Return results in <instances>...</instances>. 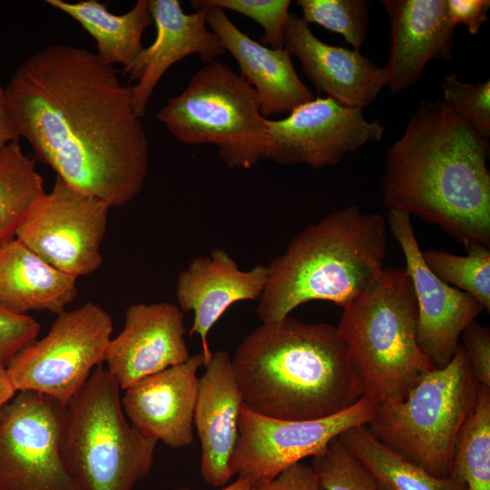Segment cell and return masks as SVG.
Wrapping results in <instances>:
<instances>
[{
    "label": "cell",
    "instance_id": "cell-1",
    "mask_svg": "<svg viewBox=\"0 0 490 490\" xmlns=\"http://www.w3.org/2000/svg\"><path fill=\"white\" fill-rule=\"evenodd\" d=\"M17 138L56 176L111 208L133 201L149 170V142L132 85L82 47L54 44L26 58L5 87Z\"/></svg>",
    "mask_w": 490,
    "mask_h": 490
},
{
    "label": "cell",
    "instance_id": "cell-2",
    "mask_svg": "<svg viewBox=\"0 0 490 490\" xmlns=\"http://www.w3.org/2000/svg\"><path fill=\"white\" fill-rule=\"evenodd\" d=\"M488 140L443 101L420 102L385 158L382 198L460 240L490 246Z\"/></svg>",
    "mask_w": 490,
    "mask_h": 490
},
{
    "label": "cell",
    "instance_id": "cell-3",
    "mask_svg": "<svg viewBox=\"0 0 490 490\" xmlns=\"http://www.w3.org/2000/svg\"><path fill=\"white\" fill-rule=\"evenodd\" d=\"M231 358L243 405L264 416L324 418L363 397L348 345L328 323H306L289 315L262 323Z\"/></svg>",
    "mask_w": 490,
    "mask_h": 490
},
{
    "label": "cell",
    "instance_id": "cell-4",
    "mask_svg": "<svg viewBox=\"0 0 490 490\" xmlns=\"http://www.w3.org/2000/svg\"><path fill=\"white\" fill-rule=\"evenodd\" d=\"M387 240L384 217L358 205L309 224L267 266L256 309L260 320H280L311 300L345 307L384 269Z\"/></svg>",
    "mask_w": 490,
    "mask_h": 490
},
{
    "label": "cell",
    "instance_id": "cell-5",
    "mask_svg": "<svg viewBox=\"0 0 490 490\" xmlns=\"http://www.w3.org/2000/svg\"><path fill=\"white\" fill-rule=\"evenodd\" d=\"M348 345L363 397L402 400L434 369L417 342V305L405 268H385L342 308L337 326Z\"/></svg>",
    "mask_w": 490,
    "mask_h": 490
},
{
    "label": "cell",
    "instance_id": "cell-6",
    "mask_svg": "<svg viewBox=\"0 0 490 490\" xmlns=\"http://www.w3.org/2000/svg\"><path fill=\"white\" fill-rule=\"evenodd\" d=\"M120 390L99 366L65 407L62 455L78 490H132L151 472L157 441L127 422Z\"/></svg>",
    "mask_w": 490,
    "mask_h": 490
},
{
    "label": "cell",
    "instance_id": "cell-7",
    "mask_svg": "<svg viewBox=\"0 0 490 490\" xmlns=\"http://www.w3.org/2000/svg\"><path fill=\"white\" fill-rule=\"evenodd\" d=\"M481 385L458 346L443 368L431 369L395 403L377 404L366 425L383 445L436 477L450 475L459 432Z\"/></svg>",
    "mask_w": 490,
    "mask_h": 490
},
{
    "label": "cell",
    "instance_id": "cell-8",
    "mask_svg": "<svg viewBox=\"0 0 490 490\" xmlns=\"http://www.w3.org/2000/svg\"><path fill=\"white\" fill-rule=\"evenodd\" d=\"M157 119L183 143L217 146L230 169H250L264 158L267 118L257 93L225 64L198 70Z\"/></svg>",
    "mask_w": 490,
    "mask_h": 490
},
{
    "label": "cell",
    "instance_id": "cell-9",
    "mask_svg": "<svg viewBox=\"0 0 490 490\" xmlns=\"http://www.w3.org/2000/svg\"><path fill=\"white\" fill-rule=\"evenodd\" d=\"M113 320L88 301L57 315L48 333L23 348L5 368L17 391L32 390L66 407L93 369L105 361Z\"/></svg>",
    "mask_w": 490,
    "mask_h": 490
},
{
    "label": "cell",
    "instance_id": "cell-10",
    "mask_svg": "<svg viewBox=\"0 0 490 490\" xmlns=\"http://www.w3.org/2000/svg\"><path fill=\"white\" fill-rule=\"evenodd\" d=\"M65 411L32 390L0 409V490H78L62 455Z\"/></svg>",
    "mask_w": 490,
    "mask_h": 490
},
{
    "label": "cell",
    "instance_id": "cell-11",
    "mask_svg": "<svg viewBox=\"0 0 490 490\" xmlns=\"http://www.w3.org/2000/svg\"><path fill=\"white\" fill-rule=\"evenodd\" d=\"M377 406L375 400L362 397L338 414L295 421L264 416L242 405L230 471L250 480L252 486L269 483L302 459L322 453L343 432L367 425Z\"/></svg>",
    "mask_w": 490,
    "mask_h": 490
},
{
    "label": "cell",
    "instance_id": "cell-12",
    "mask_svg": "<svg viewBox=\"0 0 490 490\" xmlns=\"http://www.w3.org/2000/svg\"><path fill=\"white\" fill-rule=\"evenodd\" d=\"M111 207L56 176L33 206L15 237L59 271L77 279L103 264L101 245Z\"/></svg>",
    "mask_w": 490,
    "mask_h": 490
},
{
    "label": "cell",
    "instance_id": "cell-13",
    "mask_svg": "<svg viewBox=\"0 0 490 490\" xmlns=\"http://www.w3.org/2000/svg\"><path fill=\"white\" fill-rule=\"evenodd\" d=\"M267 129L264 159L314 169L338 164L347 153L379 142L384 133L380 122L368 121L363 109L329 97L301 104L286 118L267 119Z\"/></svg>",
    "mask_w": 490,
    "mask_h": 490
},
{
    "label": "cell",
    "instance_id": "cell-14",
    "mask_svg": "<svg viewBox=\"0 0 490 490\" xmlns=\"http://www.w3.org/2000/svg\"><path fill=\"white\" fill-rule=\"evenodd\" d=\"M407 212L388 211L389 230L402 249L417 305V342L436 369L453 358L463 330L485 309L469 294L437 278L422 258Z\"/></svg>",
    "mask_w": 490,
    "mask_h": 490
},
{
    "label": "cell",
    "instance_id": "cell-15",
    "mask_svg": "<svg viewBox=\"0 0 490 490\" xmlns=\"http://www.w3.org/2000/svg\"><path fill=\"white\" fill-rule=\"evenodd\" d=\"M183 320L181 309L166 301L126 309L124 327L111 339L105 357L107 370L122 390L190 358Z\"/></svg>",
    "mask_w": 490,
    "mask_h": 490
},
{
    "label": "cell",
    "instance_id": "cell-16",
    "mask_svg": "<svg viewBox=\"0 0 490 490\" xmlns=\"http://www.w3.org/2000/svg\"><path fill=\"white\" fill-rule=\"evenodd\" d=\"M148 4L156 37L123 68L130 81H137L132 86V104L141 119L159 81L172 64L192 54L208 64L226 53L219 38L207 28L205 6L186 14L177 0H148Z\"/></svg>",
    "mask_w": 490,
    "mask_h": 490
},
{
    "label": "cell",
    "instance_id": "cell-17",
    "mask_svg": "<svg viewBox=\"0 0 490 490\" xmlns=\"http://www.w3.org/2000/svg\"><path fill=\"white\" fill-rule=\"evenodd\" d=\"M201 366L204 359L200 352L125 389L121 402L131 425L143 436L170 447L190 446L193 442L197 372Z\"/></svg>",
    "mask_w": 490,
    "mask_h": 490
},
{
    "label": "cell",
    "instance_id": "cell-18",
    "mask_svg": "<svg viewBox=\"0 0 490 490\" xmlns=\"http://www.w3.org/2000/svg\"><path fill=\"white\" fill-rule=\"evenodd\" d=\"M267 266L260 264L250 270L239 268L223 249H214L208 256L192 259L177 279L176 299L181 310L192 311L190 336L198 335L206 367L213 352L208 335L214 324L234 303L258 300L264 289Z\"/></svg>",
    "mask_w": 490,
    "mask_h": 490
},
{
    "label": "cell",
    "instance_id": "cell-19",
    "mask_svg": "<svg viewBox=\"0 0 490 490\" xmlns=\"http://www.w3.org/2000/svg\"><path fill=\"white\" fill-rule=\"evenodd\" d=\"M284 48L299 59L318 92L345 106H369L388 83L385 67H377L359 51L322 42L309 24L290 12L284 29Z\"/></svg>",
    "mask_w": 490,
    "mask_h": 490
},
{
    "label": "cell",
    "instance_id": "cell-20",
    "mask_svg": "<svg viewBox=\"0 0 490 490\" xmlns=\"http://www.w3.org/2000/svg\"><path fill=\"white\" fill-rule=\"evenodd\" d=\"M390 22L385 66L393 93L409 88L430 61L452 60L456 24L446 0H382Z\"/></svg>",
    "mask_w": 490,
    "mask_h": 490
},
{
    "label": "cell",
    "instance_id": "cell-21",
    "mask_svg": "<svg viewBox=\"0 0 490 490\" xmlns=\"http://www.w3.org/2000/svg\"><path fill=\"white\" fill-rule=\"evenodd\" d=\"M205 368L199 378L193 425L201 442V476L207 484L220 487L233 476L230 459L243 400L227 351L214 352Z\"/></svg>",
    "mask_w": 490,
    "mask_h": 490
},
{
    "label": "cell",
    "instance_id": "cell-22",
    "mask_svg": "<svg viewBox=\"0 0 490 490\" xmlns=\"http://www.w3.org/2000/svg\"><path fill=\"white\" fill-rule=\"evenodd\" d=\"M204 6L206 23L225 51L236 60L240 75L255 90L265 118L290 113L314 99L285 48L272 49L261 44L240 30L224 9Z\"/></svg>",
    "mask_w": 490,
    "mask_h": 490
},
{
    "label": "cell",
    "instance_id": "cell-23",
    "mask_svg": "<svg viewBox=\"0 0 490 490\" xmlns=\"http://www.w3.org/2000/svg\"><path fill=\"white\" fill-rule=\"evenodd\" d=\"M76 279L44 261L16 237L0 244V305L17 314H60L77 297Z\"/></svg>",
    "mask_w": 490,
    "mask_h": 490
},
{
    "label": "cell",
    "instance_id": "cell-24",
    "mask_svg": "<svg viewBox=\"0 0 490 490\" xmlns=\"http://www.w3.org/2000/svg\"><path fill=\"white\" fill-rule=\"evenodd\" d=\"M46 4L74 20L94 39L96 55L106 64L128 66L142 51L143 32L153 24L148 0H139L123 15H114L96 0L69 3L46 0Z\"/></svg>",
    "mask_w": 490,
    "mask_h": 490
},
{
    "label": "cell",
    "instance_id": "cell-25",
    "mask_svg": "<svg viewBox=\"0 0 490 490\" xmlns=\"http://www.w3.org/2000/svg\"><path fill=\"white\" fill-rule=\"evenodd\" d=\"M347 448L364 465L377 490H467L451 477H436L407 461L379 442L366 425L338 436Z\"/></svg>",
    "mask_w": 490,
    "mask_h": 490
},
{
    "label": "cell",
    "instance_id": "cell-26",
    "mask_svg": "<svg viewBox=\"0 0 490 490\" xmlns=\"http://www.w3.org/2000/svg\"><path fill=\"white\" fill-rule=\"evenodd\" d=\"M45 192L34 160L23 152L18 141L0 148V244L15 237Z\"/></svg>",
    "mask_w": 490,
    "mask_h": 490
},
{
    "label": "cell",
    "instance_id": "cell-27",
    "mask_svg": "<svg viewBox=\"0 0 490 490\" xmlns=\"http://www.w3.org/2000/svg\"><path fill=\"white\" fill-rule=\"evenodd\" d=\"M449 476L467 490H490V387H480L475 408L459 432Z\"/></svg>",
    "mask_w": 490,
    "mask_h": 490
},
{
    "label": "cell",
    "instance_id": "cell-28",
    "mask_svg": "<svg viewBox=\"0 0 490 490\" xmlns=\"http://www.w3.org/2000/svg\"><path fill=\"white\" fill-rule=\"evenodd\" d=\"M466 255L426 250L422 258L441 280L469 294L490 311V250L480 243L466 247Z\"/></svg>",
    "mask_w": 490,
    "mask_h": 490
},
{
    "label": "cell",
    "instance_id": "cell-29",
    "mask_svg": "<svg viewBox=\"0 0 490 490\" xmlns=\"http://www.w3.org/2000/svg\"><path fill=\"white\" fill-rule=\"evenodd\" d=\"M302 20L317 24L341 34L346 43L359 51L368 26V5L366 0H298Z\"/></svg>",
    "mask_w": 490,
    "mask_h": 490
},
{
    "label": "cell",
    "instance_id": "cell-30",
    "mask_svg": "<svg viewBox=\"0 0 490 490\" xmlns=\"http://www.w3.org/2000/svg\"><path fill=\"white\" fill-rule=\"evenodd\" d=\"M311 468L320 490H377L367 468L338 436L312 457Z\"/></svg>",
    "mask_w": 490,
    "mask_h": 490
},
{
    "label": "cell",
    "instance_id": "cell-31",
    "mask_svg": "<svg viewBox=\"0 0 490 490\" xmlns=\"http://www.w3.org/2000/svg\"><path fill=\"white\" fill-rule=\"evenodd\" d=\"M443 102L479 135L490 137V80L464 83L456 74H446L441 85Z\"/></svg>",
    "mask_w": 490,
    "mask_h": 490
},
{
    "label": "cell",
    "instance_id": "cell-32",
    "mask_svg": "<svg viewBox=\"0 0 490 490\" xmlns=\"http://www.w3.org/2000/svg\"><path fill=\"white\" fill-rule=\"evenodd\" d=\"M193 8L213 5L240 14L260 24L264 34L260 43L272 49L284 48V29L289 0H192Z\"/></svg>",
    "mask_w": 490,
    "mask_h": 490
},
{
    "label": "cell",
    "instance_id": "cell-33",
    "mask_svg": "<svg viewBox=\"0 0 490 490\" xmlns=\"http://www.w3.org/2000/svg\"><path fill=\"white\" fill-rule=\"evenodd\" d=\"M40 328L31 316L14 313L0 305V368H5L17 353L34 341Z\"/></svg>",
    "mask_w": 490,
    "mask_h": 490
},
{
    "label": "cell",
    "instance_id": "cell-34",
    "mask_svg": "<svg viewBox=\"0 0 490 490\" xmlns=\"http://www.w3.org/2000/svg\"><path fill=\"white\" fill-rule=\"evenodd\" d=\"M462 348L472 371L481 386L490 387V330L471 322L462 332Z\"/></svg>",
    "mask_w": 490,
    "mask_h": 490
},
{
    "label": "cell",
    "instance_id": "cell-35",
    "mask_svg": "<svg viewBox=\"0 0 490 490\" xmlns=\"http://www.w3.org/2000/svg\"><path fill=\"white\" fill-rule=\"evenodd\" d=\"M251 490H320V488L311 466L299 462L274 480L252 486Z\"/></svg>",
    "mask_w": 490,
    "mask_h": 490
},
{
    "label": "cell",
    "instance_id": "cell-36",
    "mask_svg": "<svg viewBox=\"0 0 490 490\" xmlns=\"http://www.w3.org/2000/svg\"><path fill=\"white\" fill-rule=\"evenodd\" d=\"M455 24H463L470 34H476L487 20L489 0H446Z\"/></svg>",
    "mask_w": 490,
    "mask_h": 490
},
{
    "label": "cell",
    "instance_id": "cell-37",
    "mask_svg": "<svg viewBox=\"0 0 490 490\" xmlns=\"http://www.w3.org/2000/svg\"><path fill=\"white\" fill-rule=\"evenodd\" d=\"M14 141H18V138L8 117L5 105V87L0 85V148Z\"/></svg>",
    "mask_w": 490,
    "mask_h": 490
},
{
    "label": "cell",
    "instance_id": "cell-38",
    "mask_svg": "<svg viewBox=\"0 0 490 490\" xmlns=\"http://www.w3.org/2000/svg\"><path fill=\"white\" fill-rule=\"evenodd\" d=\"M16 392L6 369L0 368V409L14 397Z\"/></svg>",
    "mask_w": 490,
    "mask_h": 490
},
{
    "label": "cell",
    "instance_id": "cell-39",
    "mask_svg": "<svg viewBox=\"0 0 490 490\" xmlns=\"http://www.w3.org/2000/svg\"><path fill=\"white\" fill-rule=\"evenodd\" d=\"M252 485L247 478L238 476L230 485L222 487L220 490H251ZM175 490H191L187 487L177 488Z\"/></svg>",
    "mask_w": 490,
    "mask_h": 490
}]
</instances>
